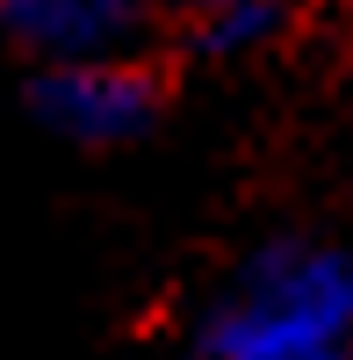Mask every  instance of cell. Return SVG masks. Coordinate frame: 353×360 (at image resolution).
<instances>
[{
    "label": "cell",
    "mask_w": 353,
    "mask_h": 360,
    "mask_svg": "<svg viewBox=\"0 0 353 360\" xmlns=\"http://www.w3.org/2000/svg\"><path fill=\"white\" fill-rule=\"evenodd\" d=\"M159 8H173L181 22H195V15H210V8H224V0H159Z\"/></svg>",
    "instance_id": "obj_5"
},
{
    "label": "cell",
    "mask_w": 353,
    "mask_h": 360,
    "mask_svg": "<svg viewBox=\"0 0 353 360\" xmlns=\"http://www.w3.org/2000/svg\"><path fill=\"white\" fill-rule=\"evenodd\" d=\"M159 0H0V37L15 51L65 65V58H115L137 44Z\"/></svg>",
    "instance_id": "obj_3"
},
{
    "label": "cell",
    "mask_w": 353,
    "mask_h": 360,
    "mask_svg": "<svg viewBox=\"0 0 353 360\" xmlns=\"http://www.w3.org/2000/svg\"><path fill=\"white\" fill-rule=\"evenodd\" d=\"M281 22H288V0H224V8L188 22V37H195V51H210V58H245L259 44H274Z\"/></svg>",
    "instance_id": "obj_4"
},
{
    "label": "cell",
    "mask_w": 353,
    "mask_h": 360,
    "mask_svg": "<svg viewBox=\"0 0 353 360\" xmlns=\"http://www.w3.org/2000/svg\"><path fill=\"white\" fill-rule=\"evenodd\" d=\"M29 101H37V123L51 137L101 152V144H130V137L152 130L159 79L144 72L130 51H115V58H65V65L37 72Z\"/></svg>",
    "instance_id": "obj_2"
},
{
    "label": "cell",
    "mask_w": 353,
    "mask_h": 360,
    "mask_svg": "<svg viewBox=\"0 0 353 360\" xmlns=\"http://www.w3.org/2000/svg\"><path fill=\"white\" fill-rule=\"evenodd\" d=\"M195 360H353V245H259L202 310Z\"/></svg>",
    "instance_id": "obj_1"
}]
</instances>
